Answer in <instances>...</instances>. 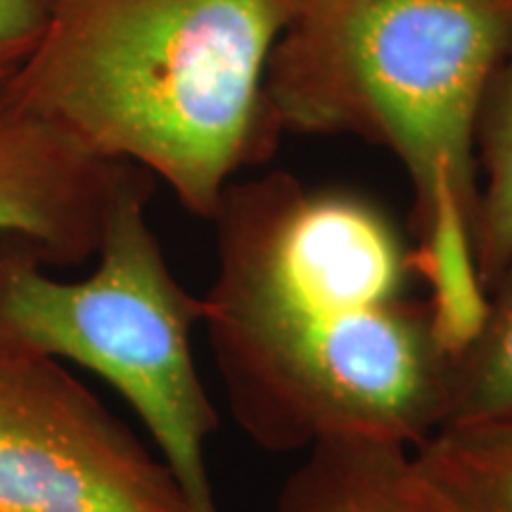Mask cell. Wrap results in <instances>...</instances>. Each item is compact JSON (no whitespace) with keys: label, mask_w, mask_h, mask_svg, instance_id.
Segmentation results:
<instances>
[{"label":"cell","mask_w":512,"mask_h":512,"mask_svg":"<svg viewBox=\"0 0 512 512\" xmlns=\"http://www.w3.org/2000/svg\"><path fill=\"white\" fill-rule=\"evenodd\" d=\"M482 169L475 226V268L484 294L512 259V48L486 86L477 119Z\"/></svg>","instance_id":"obj_9"},{"label":"cell","mask_w":512,"mask_h":512,"mask_svg":"<svg viewBox=\"0 0 512 512\" xmlns=\"http://www.w3.org/2000/svg\"><path fill=\"white\" fill-rule=\"evenodd\" d=\"M275 512H446L411 448L373 439L323 441L280 489Z\"/></svg>","instance_id":"obj_7"},{"label":"cell","mask_w":512,"mask_h":512,"mask_svg":"<svg viewBox=\"0 0 512 512\" xmlns=\"http://www.w3.org/2000/svg\"><path fill=\"white\" fill-rule=\"evenodd\" d=\"M0 512H190L162 458L55 358H0Z\"/></svg>","instance_id":"obj_5"},{"label":"cell","mask_w":512,"mask_h":512,"mask_svg":"<svg viewBox=\"0 0 512 512\" xmlns=\"http://www.w3.org/2000/svg\"><path fill=\"white\" fill-rule=\"evenodd\" d=\"M411 456L446 512H512V418L444 425Z\"/></svg>","instance_id":"obj_8"},{"label":"cell","mask_w":512,"mask_h":512,"mask_svg":"<svg viewBox=\"0 0 512 512\" xmlns=\"http://www.w3.org/2000/svg\"><path fill=\"white\" fill-rule=\"evenodd\" d=\"M155 176L133 171L119 192L81 280L50 275L22 238H0V358L74 361L100 375L136 411L190 512H223L207 467L219 427L195 356L202 299L169 268L147 221Z\"/></svg>","instance_id":"obj_4"},{"label":"cell","mask_w":512,"mask_h":512,"mask_svg":"<svg viewBox=\"0 0 512 512\" xmlns=\"http://www.w3.org/2000/svg\"><path fill=\"white\" fill-rule=\"evenodd\" d=\"M136 169L98 157L0 95V238L31 242L50 268L95 259L114 202Z\"/></svg>","instance_id":"obj_6"},{"label":"cell","mask_w":512,"mask_h":512,"mask_svg":"<svg viewBox=\"0 0 512 512\" xmlns=\"http://www.w3.org/2000/svg\"><path fill=\"white\" fill-rule=\"evenodd\" d=\"M302 0H57L5 98L211 219L271 152L268 62Z\"/></svg>","instance_id":"obj_3"},{"label":"cell","mask_w":512,"mask_h":512,"mask_svg":"<svg viewBox=\"0 0 512 512\" xmlns=\"http://www.w3.org/2000/svg\"><path fill=\"white\" fill-rule=\"evenodd\" d=\"M498 418H512V259L486 292L477 330L451 358L444 425Z\"/></svg>","instance_id":"obj_10"},{"label":"cell","mask_w":512,"mask_h":512,"mask_svg":"<svg viewBox=\"0 0 512 512\" xmlns=\"http://www.w3.org/2000/svg\"><path fill=\"white\" fill-rule=\"evenodd\" d=\"M211 221L219 268L202 325L256 446L415 448L444 425L453 349L413 294L415 247L380 204L271 174L230 183Z\"/></svg>","instance_id":"obj_1"},{"label":"cell","mask_w":512,"mask_h":512,"mask_svg":"<svg viewBox=\"0 0 512 512\" xmlns=\"http://www.w3.org/2000/svg\"><path fill=\"white\" fill-rule=\"evenodd\" d=\"M510 48L512 0H302L266 72L278 131L356 133L399 157L415 192L418 273L453 351L486 306L477 119Z\"/></svg>","instance_id":"obj_2"},{"label":"cell","mask_w":512,"mask_h":512,"mask_svg":"<svg viewBox=\"0 0 512 512\" xmlns=\"http://www.w3.org/2000/svg\"><path fill=\"white\" fill-rule=\"evenodd\" d=\"M57 0H0V93L29 62Z\"/></svg>","instance_id":"obj_11"}]
</instances>
